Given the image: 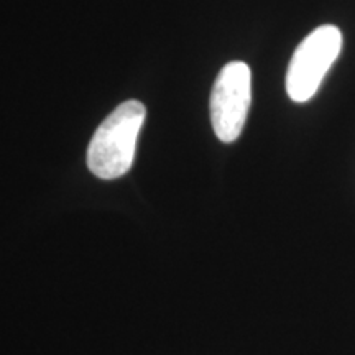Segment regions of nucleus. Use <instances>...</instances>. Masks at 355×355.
<instances>
[{"label": "nucleus", "instance_id": "3", "mask_svg": "<svg viewBox=\"0 0 355 355\" xmlns=\"http://www.w3.org/2000/svg\"><path fill=\"white\" fill-rule=\"evenodd\" d=\"M252 102V73L243 61L220 69L211 92V122L216 137L232 144L241 137Z\"/></svg>", "mask_w": 355, "mask_h": 355}, {"label": "nucleus", "instance_id": "2", "mask_svg": "<svg viewBox=\"0 0 355 355\" xmlns=\"http://www.w3.org/2000/svg\"><path fill=\"white\" fill-rule=\"evenodd\" d=\"M340 50L343 32L336 25L318 26L298 44L286 71V92L293 102L303 104L316 96Z\"/></svg>", "mask_w": 355, "mask_h": 355}, {"label": "nucleus", "instance_id": "1", "mask_svg": "<svg viewBox=\"0 0 355 355\" xmlns=\"http://www.w3.org/2000/svg\"><path fill=\"white\" fill-rule=\"evenodd\" d=\"M145 115L146 109L140 101H125L97 127L87 148V166L92 175L115 180L130 170Z\"/></svg>", "mask_w": 355, "mask_h": 355}]
</instances>
